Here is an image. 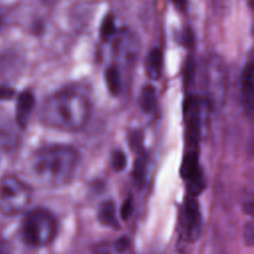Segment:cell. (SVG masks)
<instances>
[{"label": "cell", "mask_w": 254, "mask_h": 254, "mask_svg": "<svg viewBox=\"0 0 254 254\" xmlns=\"http://www.w3.org/2000/svg\"><path fill=\"white\" fill-rule=\"evenodd\" d=\"M90 110V101L83 92L67 88L52 94L44 101L40 119L48 127L73 132L86 124Z\"/></svg>", "instance_id": "1"}, {"label": "cell", "mask_w": 254, "mask_h": 254, "mask_svg": "<svg viewBox=\"0 0 254 254\" xmlns=\"http://www.w3.org/2000/svg\"><path fill=\"white\" fill-rule=\"evenodd\" d=\"M243 209L246 213L249 215H252L254 217V196L247 199L243 204Z\"/></svg>", "instance_id": "23"}, {"label": "cell", "mask_w": 254, "mask_h": 254, "mask_svg": "<svg viewBox=\"0 0 254 254\" xmlns=\"http://www.w3.org/2000/svg\"><path fill=\"white\" fill-rule=\"evenodd\" d=\"M15 94V90L9 86H0V100H8Z\"/></svg>", "instance_id": "22"}, {"label": "cell", "mask_w": 254, "mask_h": 254, "mask_svg": "<svg viewBox=\"0 0 254 254\" xmlns=\"http://www.w3.org/2000/svg\"><path fill=\"white\" fill-rule=\"evenodd\" d=\"M133 207H134V204H133L132 197H127L123 201V203L121 205V209H120V215L123 220H127L132 215Z\"/></svg>", "instance_id": "19"}, {"label": "cell", "mask_w": 254, "mask_h": 254, "mask_svg": "<svg viewBox=\"0 0 254 254\" xmlns=\"http://www.w3.org/2000/svg\"><path fill=\"white\" fill-rule=\"evenodd\" d=\"M32 200L31 188L14 176L0 180V211L14 215L24 211Z\"/></svg>", "instance_id": "5"}, {"label": "cell", "mask_w": 254, "mask_h": 254, "mask_svg": "<svg viewBox=\"0 0 254 254\" xmlns=\"http://www.w3.org/2000/svg\"><path fill=\"white\" fill-rule=\"evenodd\" d=\"M241 97L245 113L254 119V61L249 62L242 70Z\"/></svg>", "instance_id": "8"}, {"label": "cell", "mask_w": 254, "mask_h": 254, "mask_svg": "<svg viewBox=\"0 0 254 254\" xmlns=\"http://www.w3.org/2000/svg\"><path fill=\"white\" fill-rule=\"evenodd\" d=\"M163 66V55L160 49H152L147 56V72L153 79L160 77Z\"/></svg>", "instance_id": "11"}, {"label": "cell", "mask_w": 254, "mask_h": 254, "mask_svg": "<svg viewBox=\"0 0 254 254\" xmlns=\"http://www.w3.org/2000/svg\"><path fill=\"white\" fill-rule=\"evenodd\" d=\"M156 100H157L156 88L151 84L145 85L141 90L140 99H139L142 110L146 113L152 112L156 106Z\"/></svg>", "instance_id": "12"}, {"label": "cell", "mask_w": 254, "mask_h": 254, "mask_svg": "<svg viewBox=\"0 0 254 254\" xmlns=\"http://www.w3.org/2000/svg\"><path fill=\"white\" fill-rule=\"evenodd\" d=\"M21 234L25 243L30 246H46L54 240L57 234L56 219L44 208L33 209L23 219Z\"/></svg>", "instance_id": "4"}, {"label": "cell", "mask_w": 254, "mask_h": 254, "mask_svg": "<svg viewBox=\"0 0 254 254\" xmlns=\"http://www.w3.org/2000/svg\"><path fill=\"white\" fill-rule=\"evenodd\" d=\"M99 221L109 227H117L118 223L115 216V205L112 201H104L98 210Z\"/></svg>", "instance_id": "13"}, {"label": "cell", "mask_w": 254, "mask_h": 254, "mask_svg": "<svg viewBox=\"0 0 254 254\" xmlns=\"http://www.w3.org/2000/svg\"><path fill=\"white\" fill-rule=\"evenodd\" d=\"M179 8H183L185 6V0H172Z\"/></svg>", "instance_id": "24"}, {"label": "cell", "mask_w": 254, "mask_h": 254, "mask_svg": "<svg viewBox=\"0 0 254 254\" xmlns=\"http://www.w3.org/2000/svg\"><path fill=\"white\" fill-rule=\"evenodd\" d=\"M243 238L248 246H254V219L248 221L244 226Z\"/></svg>", "instance_id": "18"}, {"label": "cell", "mask_w": 254, "mask_h": 254, "mask_svg": "<svg viewBox=\"0 0 254 254\" xmlns=\"http://www.w3.org/2000/svg\"><path fill=\"white\" fill-rule=\"evenodd\" d=\"M100 37L104 41L110 40L115 34V21L112 15H107L101 22L100 25Z\"/></svg>", "instance_id": "15"}, {"label": "cell", "mask_w": 254, "mask_h": 254, "mask_svg": "<svg viewBox=\"0 0 254 254\" xmlns=\"http://www.w3.org/2000/svg\"><path fill=\"white\" fill-rule=\"evenodd\" d=\"M200 172L198 167V155L193 149L187 152L181 166V175L187 181Z\"/></svg>", "instance_id": "10"}, {"label": "cell", "mask_w": 254, "mask_h": 254, "mask_svg": "<svg viewBox=\"0 0 254 254\" xmlns=\"http://www.w3.org/2000/svg\"><path fill=\"white\" fill-rule=\"evenodd\" d=\"M227 70L224 61L218 56H209L201 69V88L207 105L219 108L226 95Z\"/></svg>", "instance_id": "3"}, {"label": "cell", "mask_w": 254, "mask_h": 254, "mask_svg": "<svg viewBox=\"0 0 254 254\" xmlns=\"http://www.w3.org/2000/svg\"><path fill=\"white\" fill-rule=\"evenodd\" d=\"M111 165L116 172H120L124 170L127 165L126 155L120 150L114 151L111 156Z\"/></svg>", "instance_id": "17"}, {"label": "cell", "mask_w": 254, "mask_h": 254, "mask_svg": "<svg viewBox=\"0 0 254 254\" xmlns=\"http://www.w3.org/2000/svg\"><path fill=\"white\" fill-rule=\"evenodd\" d=\"M134 178L136 179L137 182L142 183L143 178H144V174H145V163L144 161H142L141 159L137 160L135 165H134Z\"/></svg>", "instance_id": "20"}, {"label": "cell", "mask_w": 254, "mask_h": 254, "mask_svg": "<svg viewBox=\"0 0 254 254\" xmlns=\"http://www.w3.org/2000/svg\"><path fill=\"white\" fill-rule=\"evenodd\" d=\"M77 164V152L64 145L43 147L37 150L31 158L32 173L38 182L54 188L69 183Z\"/></svg>", "instance_id": "2"}, {"label": "cell", "mask_w": 254, "mask_h": 254, "mask_svg": "<svg viewBox=\"0 0 254 254\" xmlns=\"http://www.w3.org/2000/svg\"><path fill=\"white\" fill-rule=\"evenodd\" d=\"M182 226L186 236L190 239H196L201 230V215L199 206L193 196H188L185 200L182 210Z\"/></svg>", "instance_id": "7"}, {"label": "cell", "mask_w": 254, "mask_h": 254, "mask_svg": "<svg viewBox=\"0 0 254 254\" xmlns=\"http://www.w3.org/2000/svg\"><path fill=\"white\" fill-rule=\"evenodd\" d=\"M200 102L194 95H188L184 102V120L186 125L187 142L194 149L200 138L201 117Z\"/></svg>", "instance_id": "6"}, {"label": "cell", "mask_w": 254, "mask_h": 254, "mask_svg": "<svg viewBox=\"0 0 254 254\" xmlns=\"http://www.w3.org/2000/svg\"><path fill=\"white\" fill-rule=\"evenodd\" d=\"M34 106L35 97L31 91L26 90L19 94L16 103V121L21 128L27 126Z\"/></svg>", "instance_id": "9"}, {"label": "cell", "mask_w": 254, "mask_h": 254, "mask_svg": "<svg viewBox=\"0 0 254 254\" xmlns=\"http://www.w3.org/2000/svg\"><path fill=\"white\" fill-rule=\"evenodd\" d=\"M105 82L109 92L113 95H117L121 90V76L119 69L110 65L105 70Z\"/></svg>", "instance_id": "14"}, {"label": "cell", "mask_w": 254, "mask_h": 254, "mask_svg": "<svg viewBox=\"0 0 254 254\" xmlns=\"http://www.w3.org/2000/svg\"><path fill=\"white\" fill-rule=\"evenodd\" d=\"M188 182V190L190 194V196H195L201 192L204 186V181L201 175V172L193 176L192 178L187 180Z\"/></svg>", "instance_id": "16"}, {"label": "cell", "mask_w": 254, "mask_h": 254, "mask_svg": "<svg viewBox=\"0 0 254 254\" xmlns=\"http://www.w3.org/2000/svg\"><path fill=\"white\" fill-rule=\"evenodd\" d=\"M130 245V241L127 237L122 236L119 239H117L114 243V249L117 253H122L124 251H126L129 248Z\"/></svg>", "instance_id": "21"}, {"label": "cell", "mask_w": 254, "mask_h": 254, "mask_svg": "<svg viewBox=\"0 0 254 254\" xmlns=\"http://www.w3.org/2000/svg\"><path fill=\"white\" fill-rule=\"evenodd\" d=\"M1 21H2V18H1V15H0V24H1Z\"/></svg>", "instance_id": "25"}]
</instances>
